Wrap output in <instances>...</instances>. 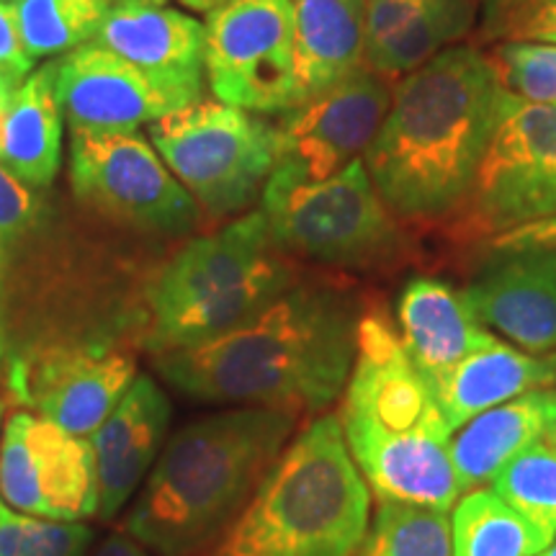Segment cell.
I'll return each instance as SVG.
<instances>
[{"label": "cell", "instance_id": "obj_16", "mask_svg": "<svg viewBox=\"0 0 556 556\" xmlns=\"http://www.w3.org/2000/svg\"><path fill=\"white\" fill-rule=\"evenodd\" d=\"M58 96L70 127L96 131H135L139 124L201 101L155 80L96 41L62 54Z\"/></svg>", "mask_w": 556, "mask_h": 556}, {"label": "cell", "instance_id": "obj_22", "mask_svg": "<svg viewBox=\"0 0 556 556\" xmlns=\"http://www.w3.org/2000/svg\"><path fill=\"white\" fill-rule=\"evenodd\" d=\"M556 381V356L528 353L495 340L464 358L448 377L433 387V394L448 428L458 430L471 417L520 394L548 389Z\"/></svg>", "mask_w": 556, "mask_h": 556}, {"label": "cell", "instance_id": "obj_34", "mask_svg": "<svg viewBox=\"0 0 556 556\" xmlns=\"http://www.w3.org/2000/svg\"><path fill=\"white\" fill-rule=\"evenodd\" d=\"M34 60L26 54L18 34L16 9L0 0V75L24 83L31 75Z\"/></svg>", "mask_w": 556, "mask_h": 556}, {"label": "cell", "instance_id": "obj_24", "mask_svg": "<svg viewBox=\"0 0 556 556\" xmlns=\"http://www.w3.org/2000/svg\"><path fill=\"white\" fill-rule=\"evenodd\" d=\"M479 3L482 0H428L405 29L366 52V67L384 80L413 73L471 29Z\"/></svg>", "mask_w": 556, "mask_h": 556}, {"label": "cell", "instance_id": "obj_10", "mask_svg": "<svg viewBox=\"0 0 556 556\" xmlns=\"http://www.w3.org/2000/svg\"><path fill=\"white\" fill-rule=\"evenodd\" d=\"M70 129V184L80 201L148 232L184 235L197 225V199L142 135Z\"/></svg>", "mask_w": 556, "mask_h": 556}, {"label": "cell", "instance_id": "obj_39", "mask_svg": "<svg viewBox=\"0 0 556 556\" xmlns=\"http://www.w3.org/2000/svg\"><path fill=\"white\" fill-rule=\"evenodd\" d=\"M180 3L186 5V9L197 11V13H212L222 9V5L229 3V0H180Z\"/></svg>", "mask_w": 556, "mask_h": 556}, {"label": "cell", "instance_id": "obj_35", "mask_svg": "<svg viewBox=\"0 0 556 556\" xmlns=\"http://www.w3.org/2000/svg\"><path fill=\"white\" fill-rule=\"evenodd\" d=\"M533 0H482V24L486 37H497L500 26L505 24L513 13L526 9Z\"/></svg>", "mask_w": 556, "mask_h": 556}, {"label": "cell", "instance_id": "obj_20", "mask_svg": "<svg viewBox=\"0 0 556 556\" xmlns=\"http://www.w3.org/2000/svg\"><path fill=\"white\" fill-rule=\"evenodd\" d=\"M299 106L366 67V0H291Z\"/></svg>", "mask_w": 556, "mask_h": 556}, {"label": "cell", "instance_id": "obj_11", "mask_svg": "<svg viewBox=\"0 0 556 556\" xmlns=\"http://www.w3.org/2000/svg\"><path fill=\"white\" fill-rule=\"evenodd\" d=\"M204 67L222 103L266 116L296 109L291 0H229L208 13Z\"/></svg>", "mask_w": 556, "mask_h": 556}, {"label": "cell", "instance_id": "obj_25", "mask_svg": "<svg viewBox=\"0 0 556 556\" xmlns=\"http://www.w3.org/2000/svg\"><path fill=\"white\" fill-rule=\"evenodd\" d=\"M454 556H539L548 546L495 490H471L456 503Z\"/></svg>", "mask_w": 556, "mask_h": 556}, {"label": "cell", "instance_id": "obj_12", "mask_svg": "<svg viewBox=\"0 0 556 556\" xmlns=\"http://www.w3.org/2000/svg\"><path fill=\"white\" fill-rule=\"evenodd\" d=\"M462 294L484 328L528 353L554 351L556 219L497 235Z\"/></svg>", "mask_w": 556, "mask_h": 556}, {"label": "cell", "instance_id": "obj_3", "mask_svg": "<svg viewBox=\"0 0 556 556\" xmlns=\"http://www.w3.org/2000/svg\"><path fill=\"white\" fill-rule=\"evenodd\" d=\"M296 417L235 407L180 428L160 451L124 533L160 556H191L212 546L287 448Z\"/></svg>", "mask_w": 556, "mask_h": 556}, {"label": "cell", "instance_id": "obj_2", "mask_svg": "<svg viewBox=\"0 0 556 556\" xmlns=\"http://www.w3.org/2000/svg\"><path fill=\"white\" fill-rule=\"evenodd\" d=\"M507 88L475 47H448L400 83L364 152L379 197L402 219L454 217L469 197Z\"/></svg>", "mask_w": 556, "mask_h": 556}, {"label": "cell", "instance_id": "obj_26", "mask_svg": "<svg viewBox=\"0 0 556 556\" xmlns=\"http://www.w3.org/2000/svg\"><path fill=\"white\" fill-rule=\"evenodd\" d=\"M356 556H454L448 513L379 500Z\"/></svg>", "mask_w": 556, "mask_h": 556}, {"label": "cell", "instance_id": "obj_7", "mask_svg": "<svg viewBox=\"0 0 556 556\" xmlns=\"http://www.w3.org/2000/svg\"><path fill=\"white\" fill-rule=\"evenodd\" d=\"M261 212L283 253L328 266H384L407 250L405 235L364 160H353L325 180H304L274 168L263 186Z\"/></svg>", "mask_w": 556, "mask_h": 556}, {"label": "cell", "instance_id": "obj_15", "mask_svg": "<svg viewBox=\"0 0 556 556\" xmlns=\"http://www.w3.org/2000/svg\"><path fill=\"white\" fill-rule=\"evenodd\" d=\"M389 80L364 67L278 119V163L304 180H325L368 150L392 106Z\"/></svg>", "mask_w": 556, "mask_h": 556}, {"label": "cell", "instance_id": "obj_1", "mask_svg": "<svg viewBox=\"0 0 556 556\" xmlns=\"http://www.w3.org/2000/svg\"><path fill=\"white\" fill-rule=\"evenodd\" d=\"M358 323L356 302L343 291L294 283L238 330L155 356V368L201 402L317 413L345 392Z\"/></svg>", "mask_w": 556, "mask_h": 556}, {"label": "cell", "instance_id": "obj_19", "mask_svg": "<svg viewBox=\"0 0 556 556\" xmlns=\"http://www.w3.org/2000/svg\"><path fill=\"white\" fill-rule=\"evenodd\" d=\"M400 338L409 361L433 389L471 353L495 343L462 291L441 278L415 276L397 302Z\"/></svg>", "mask_w": 556, "mask_h": 556}, {"label": "cell", "instance_id": "obj_8", "mask_svg": "<svg viewBox=\"0 0 556 556\" xmlns=\"http://www.w3.org/2000/svg\"><path fill=\"white\" fill-rule=\"evenodd\" d=\"M152 148L212 217L258 199L278 163V129L253 111L197 101L148 124Z\"/></svg>", "mask_w": 556, "mask_h": 556}, {"label": "cell", "instance_id": "obj_40", "mask_svg": "<svg viewBox=\"0 0 556 556\" xmlns=\"http://www.w3.org/2000/svg\"><path fill=\"white\" fill-rule=\"evenodd\" d=\"M106 5H165V0H103Z\"/></svg>", "mask_w": 556, "mask_h": 556}, {"label": "cell", "instance_id": "obj_6", "mask_svg": "<svg viewBox=\"0 0 556 556\" xmlns=\"http://www.w3.org/2000/svg\"><path fill=\"white\" fill-rule=\"evenodd\" d=\"M294 287L263 212L186 242L148 287L144 343L155 356L238 330Z\"/></svg>", "mask_w": 556, "mask_h": 556}, {"label": "cell", "instance_id": "obj_38", "mask_svg": "<svg viewBox=\"0 0 556 556\" xmlns=\"http://www.w3.org/2000/svg\"><path fill=\"white\" fill-rule=\"evenodd\" d=\"M5 242L0 240V358L5 353V323H3V274H5Z\"/></svg>", "mask_w": 556, "mask_h": 556}, {"label": "cell", "instance_id": "obj_33", "mask_svg": "<svg viewBox=\"0 0 556 556\" xmlns=\"http://www.w3.org/2000/svg\"><path fill=\"white\" fill-rule=\"evenodd\" d=\"M500 39L510 41H548L556 45V0H533L526 9L513 13L510 18L500 26Z\"/></svg>", "mask_w": 556, "mask_h": 556}, {"label": "cell", "instance_id": "obj_21", "mask_svg": "<svg viewBox=\"0 0 556 556\" xmlns=\"http://www.w3.org/2000/svg\"><path fill=\"white\" fill-rule=\"evenodd\" d=\"M556 422V389H536L484 409L451 435V462L467 495L492 484L510 458L548 435Z\"/></svg>", "mask_w": 556, "mask_h": 556}, {"label": "cell", "instance_id": "obj_5", "mask_svg": "<svg viewBox=\"0 0 556 556\" xmlns=\"http://www.w3.org/2000/svg\"><path fill=\"white\" fill-rule=\"evenodd\" d=\"M371 490L338 415H319L281 451L212 556H356Z\"/></svg>", "mask_w": 556, "mask_h": 556}, {"label": "cell", "instance_id": "obj_44", "mask_svg": "<svg viewBox=\"0 0 556 556\" xmlns=\"http://www.w3.org/2000/svg\"><path fill=\"white\" fill-rule=\"evenodd\" d=\"M3 3H5V0H3Z\"/></svg>", "mask_w": 556, "mask_h": 556}, {"label": "cell", "instance_id": "obj_37", "mask_svg": "<svg viewBox=\"0 0 556 556\" xmlns=\"http://www.w3.org/2000/svg\"><path fill=\"white\" fill-rule=\"evenodd\" d=\"M21 83L5 78V75H0V129H3V122L5 116H9V109L13 103V96H16Z\"/></svg>", "mask_w": 556, "mask_h": 556}, {"label": "cell", "instance_id": "obj_36", "mask_svg": "<svg viewBox=\"0 0 556 556\" xmlns=\"http://www.w3.org/2000/svg\"><path fill=\"white\" fill-rule=\"evenodd\" d=\"M93 556H150L148 548L137 544L129 533H114L103 544L96 548Z\"/></svg>", "mask_w": 556, "mask_h": 556}, {"label": "cell", "instance_id": "obj_17", "mask_svg": "<svg viewBox=\"0 0 556 556\" xmlns=\"http://www.w3.org/2000/svg\"><path fill=\"white\" fill-rule=\"evenodd\" d=\"M170 426V400L150 374H137L127 394L90 435L99 477V513L109 520L127 505L155 467Z\"/></svg>", "mask_w": 556, "mask_h": 556}, {"label": "cell", "instance_id": "obj_23", "mask_svg": "<svg viewBox=\"0 0 556 556\" xmlns=\"http://www.w3.org/2000/svg\"><path fill=\"white\" fill-rule=\"evenodd\" d=\"M62 157L58 62L21 83L0 129V165L29 189H50Z\"/></svg>", "mask_w": 556, "mask_h": 556}, {"label": "cell", "instance_id": "obj_32", "mask_svg": "<svg viewBox=\"0 0 556 556\" xmlns=\"http://www.w3.org/2000/svg\"><path fill=\"white\" fill-rule=\"evenodd\" d=\"M428 0H366V52L400 34Z\"/></svg>", "mask_w": 556, "mask_h": 556}, {"label": "cell", "instance_id": "obj_13", "mask_svg": "<svg viewBox=\"0 0 556 556\" xmlns=\"http://www.w3.org/2000/svg\"><path fill=\"white\" fill-rule=\"evenodd\" d=\"M0 497L24 516L78 523L99 513L90 438L16 409L0 435Z\"/></svg>", "mask_w": 556, "mask_h": 556}, {"label": "cell", "instance_id": "obj_28", "mask_svg": "<svg viewBox=\"0 0 556 556\" xmlns=\"http://www.w3.org/2000/svg\"><path fill=\"white\" fill-rule=\"evenodd\" d=\"M492 490L552 544L556 536V443L541 438L520 451L492 479Z\"/></svg>", "mask_w": 556, "mask_h": 556}, {"label": "cell", "instance_id": "obj_14", "mask_svg": "<svg viewBox=\"0 0 556 556\" xmlns=\"http://www.w3.org/2000/svg\"><path fill=\"white\" fill-rule=\"evenodd\" d=\"M135 379L137 364L127 351L106 343H60L13 358L5 389L26 413L90 438Z\"/></svg>", "mask_w": 556, "mask_h": 556}, {"label": "cell", "instance_id": "obj_30", "mask_svg": "<svg viewBox=\"0 0 556 556\" xmlns=\"http://www.w3.org/2000/svg\"><path fill=\"white\" fill-rule=\"evenodd\" d=\"M490 62L500 83L518 99L556 103V45L505 41Z\"/></svg>", "mask_w": 556, "mask_h": 556}, {"label": "cell", "instance_id": "obj_4", "mask_svg": "<svg viewBox=\"0 0 556 556\" xmlns=\"http://www.w3.org/2000/svg\"><path fill=\"white\" fill-rule=\"evenodd\" d=\"M343 397L338 420L368 490L448 513L464 495L451 462L454 430L384 312L361 315Z\"/></svg>", "mask_w": 556, "mask_h": 556}, {"label": "cell", "instance_id": "obj_27", "mask_svg": "<svg viewBox=\"0 0 556 556\" xmlns=\"http://www.w3.org/2000/svg\"><path fill=\"white\" fill-rule=\"evenodd\" d=\"M13 9L24 50L37 62L93 41L109 5L103 0H16Z\"/></svg>", "mask_w": 556, "mask_h": 556}, {"label": "cell", "instance_id": "obj_29", "mask_svg": "<svg viewBox=\"0 0 556 556\" xmlns=\"http://www.w3.org/2000/svg\"><path fill=\"white\" fill-rule=\"evenodd\" d=\"M88 544L83 523L24 516L0 503V556H83Z\"/></svg>", "mask_w": 556, "mask_h": 556}, {"label": "cell", "instance_id": "obj_43", "mask_svg": "<svg viewBox=\"0 0 556 556\" xmlns=\"http://www.w3.org/2000/svg\"><path fill=\"white\" fill-rule=\"evenodd\" d=\"M0 417H3V402H0Z\"/></svg>", "mask_w": 556, "mask_h": 556}, {"label": "cell", "instance_id": "obj_42", "mask_svg": "<svg viewBox=\"0 0 556 556\" xmlns=\"http://www.w3.org/2000/svg\"><path fill=\"white\" fill-rule=\"evenodd\" d=\"M548 441H552V443H556V422H554V428L552 430H548Z\"/></svg>", "mask_w": 556, "mask_h": 556}, {"label": "cell", "instance_id": "obj_9", "mask_svg": "<svg viewBox=\"0 0 556 556\" xmlns=\"http://www.w3.org/2000/svg\"><path fill=\"white\" fill-rule=\"evenodd\" d=\"M458 232L492 238L556 219V103L507 90L497 127L458 208Z\"/></svg>", "mask_w": 556, "mask_h": 556}, {"label": "cell", "instance_id": "obj_41", "mask_svg": "<svg viewBox=\"0 0 556 556\" xmlns=\"http://www.w3.org/2000/svg\"><path fill=\"white\" fill-rule=\"evenodd\" d=\"M539 556H556V536H554L552 544H548V546L544 548V552H541Z\"/></svg>", "mask_w": 556, "mask_h": 556}, {"label": "cell", "instance_id": "obj_18", "mask_svg": "<svg viewBox=\"0 0 556 556\" xmlns=\"http://www.w3.org/2000/svg\"><path fill=\"white\" fill-rule=\"evenodd\" d=\"M96 45L152 78L201 99L204 96V26L165 5H109Z\"/></svg>", "mask_w": 556, "mask_h": 556}, {"label": "cell", "instance_id": "obj_31", "mask_svg": "<svg viewBox=\"0 0 556 556\" xmlns=\"http://www.w3.org/2000/svg\"><path fill=\"white\" fill-rule=\"evenodd\" d=\"M39 219V201L31 189L0 165V240L5 248L24 238Z\"/></svg>", "mask_w": 556, "mask_h": 556}]
</instances>
